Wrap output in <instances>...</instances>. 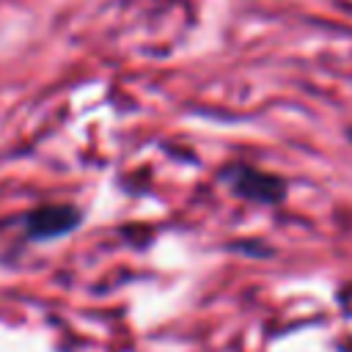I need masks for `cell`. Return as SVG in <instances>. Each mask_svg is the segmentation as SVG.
<instances>
[{"label": "cell", "instance_id": "cell-1", "mask_svg": "<svg viewBox=\"0 0 352 352\" xmlns=\"http://www.w3.org/2000/svg\"><path fill=\"white\" fill-rule=\"evenodd\" d=\"M80 223V212L74 206H41L28 214L25 228L33 239H55L66 231H72Z\"/></svg>", "mask_w": 352, "mask_h": 352}, {"label": "cell", "instance_id": "cell-2", "mask_svg": "<svg viewBox=\"0 0 352 352\" xmlns=\"http://www.w3.org/2000/svg\"><path fill=\"white\" fill-rule=\"evenodd\" d=\"M234 190L253 201H278L283 195V184L275 176H267V173L250 170V168L234 170Z\"/></svg>", "mask_w": 352, "mask_h": 352}]
</instances>
